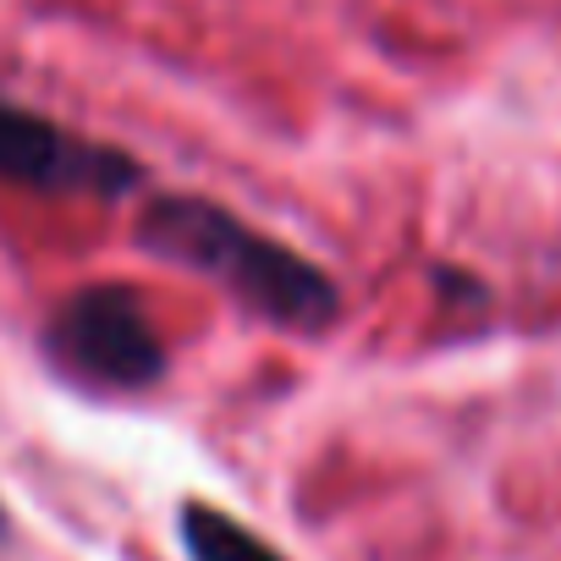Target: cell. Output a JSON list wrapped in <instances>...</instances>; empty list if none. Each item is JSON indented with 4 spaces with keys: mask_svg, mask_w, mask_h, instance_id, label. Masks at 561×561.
Here are the masks:
<instances>
[{
    "mask_svg": "<svg viewBox=\"0 0 561 561\" xmlns=\"http://www.w3.org/2000/svg\"><path fill=\"white\" fill-rule=\"evenodd\" d=\"M182 545L193 561H287L270 539H259L248 523H237L231 512L220 506H182Z\"/></svg>",
    "mask_w": 561,
    "mask_h": 561,
    "instance_id": "obj_4",
    "label": "cell"
},
{
    "mask_svg": "<svg viewBox=\"0 0 561 561\" xmlns=\"http://www.w3.org/2000/svg\"><path fill=\"white\" fill-rule=\"evenodd\" d=\"M0 182L50 198H122L133 193L138 165L122 149L78 138L61 122L0 94Z\"/></svg>",
    "mask_w": 561,
    "mask_h": 561,
    "instance_id": "obj_3",
    "label": "cell"
},
{
    "mask_svg": "<svg viewBox=\"0 0 561 561\" xmlns=\"http://www.w3.org/2000/svg\"><path fill=\"white\" fill-rule=\"evenodd\" d=\"M45 353L61 375L94 391H144L165 375V342L133 287H83L72 293L45 331Z\"/></svg>",
    "mask_w": 561,
    "mask_h": 561,
    "instance_id": "obj_2",
    "label": "cell"
},
{
    "mask_svg": "<svg viewBox=\"0 0 561 561\" xmlns=\"http://www.w3.org/2000/svg\"><path fill=\"white\" fill-rule=\"evenodd\" d=\"M138 242L154 259H171L215 280L248 314L280 331H325L342 314V293L320 264H309L287 242H275L270 231L248 226L242 215L209 198H187V193L154 198L138 215Z\"/></svg>",
    "mask_w": 561,
    "mask_h": 561,
    "instance_id": "obj_1",
    "label": "cell"
}]
</instances>
